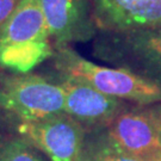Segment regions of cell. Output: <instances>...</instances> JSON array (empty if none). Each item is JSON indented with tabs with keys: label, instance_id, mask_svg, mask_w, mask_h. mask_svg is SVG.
<instances>
[{
	"label": "cell",
	"instance_id": "cell-9",
	"mask_svg": "<svg viewBox=\"0 0 161 161\" xmlns=\"http://www.w3.org/2000/svg\"><path fill=\"white\" fill-rule=\"evenodd\" d=\"M50 41L42 0H19L0 30V44Z\"/></svg>",
	"mask_w": 161,
	"mask_h": 161
},
{
	"label": "cell",
	"instance_id": "cell-5",
	"mask_svg": "<svg viewBox=\"0 0 161 161\" xmlns=\"http://www.w3.org/2000/svg\"><path fill=\"white\" fill-rule=\"evenodd\" d=\"M110 136L131 155L148 161L161 153L160 119L156 104L125 109L106 127Z\"/></svg>",
	"mask_w": 161,
	"mask_h": 161
},
{
	"label": "cell",
	"instance_id": "cell-8",
	"mask_svg": "<svg viewBox=\"0 0 161 161\" xmlns=\"http://www.w3.org/2000/svg\"><path fill=\"white\" fill-rule=\"evenodd\" d=\"M99 31L161 29V0H93Z\"/></svg>",
	"mask_w": 161,
	"mask_h": 161
},
{
	"label": "cell",
	"instance_id": "cell-6",
	"mask_svg": "<svg viewBox=\"0 0 161 161\" xmlns=\"http://www.w3.org/2000/svg\"><path fill=\"white\" fill-rule=\"evenodd\" d=\"M58 84L64 92V112L82 127H108L117 115L128 109L127 102L110 97L85 81L62 75Z\"/></svg>",
	"mask_w": 161,
	"mask_h": 161
},
{
	"label": "cell",
	"instance_id": "cell-14",
	"mask_svg": "<svg viewBox=\"0 0 161 161\" xmlns=\"http://www.w3.org/2000/svg\"><path fill=\"white\" fill-rule=\"evenodd\" d=\"M156 109H158V115H159V119H160V138H161V104H156Z\"/></svg>",
	"mask_w": 161,
	"mask_h": 161
},
{
	"label": "cell",
	"instance_id": "cell-11",
	"mask_svg": "<svg viewBox=\"0 0 161 161\" xmlns=\"http://www.w3.org/2000/svg\"><path fill=\"white\" fill-rule=\"evenodd\" d=\"M78 161H143L131 155L110 136L106 127L86 132Z\"/></svg>",
	"mask_w": 161,
	"mask_h": 161
},
{
	"label": "cell",
	"instance_id": "cell-1",
	"mask_svg": "<svg viewBox=\"0 0 161 161\" xmlns=\"http://www.w3.org/2000/svg\"><path fill=\"white\" fill-rule=\"evenodd\" d=\"M54 64L61 75L85 81L110 97L141 106L161 103V85L129 69L94 64L68 47L56 49Z\"/></svg>",
	"mask_w": 161,
	"mask_h": 161
},
{
	"label": "cell",
	"instance_id": "cell-3",
	"mask_svg": "<svg viewBox=\"0 0 161 161\" xmlns=\"http://www.w3.org/2000/svg\"><path fill=\"white\" fill-rule=\"evenodd\" d=\"M0 109L22 122L40 121L64 112V88L41 75H5L0 78Z\"/></svg>",
	"mask_w": 161,
	"mask_h": 161
},
{
	"label": "cell",
	"instance_id": "cell-12",
	"mask_svg": "<svg viewBox=\"0 0 161 161\" xmlns=\"http://www.w3.org/2000/svg\"><path fill=\"white\" fill-rule=\"evenodd\" d=\"M0 161H43L34 146L23 137L5 138L0 141Z\"/></svg>",
	"mask_w": 161,
	"mask_h": 161
},
{
	"label": "cell",
	"instance_id": "cell-4",
	"mask_svg": "<svg viewBox=\"0 0 161 161\" xmlns=\"http://www.w3.org/2000/svg\"><path fill=\"white\" fill-rule=\"evenodd\" d=\"M18 132L52 161H78L86 136L85 128L66 112L20 122Z\"/></svg>",
	"mask_w": 161,
	"mask_h": 161
},
{
	"label": "cell",
	"instance_id": "cell-10",
	"mask_svg": "<svg viewBox=\"0 0 161 161\" xmlns=\"http://www.w3.org/2000/svg\"><path fill=\"white\" fill-rule=\"evenodd\" d=\"M52 56L54 52L50 41L0 44V67L17 74H28Z\"/></svg>",
	"mask_w": 161,
	"mask_h": 161
},
{
	"label": "cell",
	"instance_id": "cell-2",
	"mask_svg": "<svg viewBox=\"0 0 161 161\" xmlns=\"http://www.w3.org/2000/svg\"><path fill=\"white\" fill-rule=\"evenodd\" d=\"M94 55L161 85V29L99 31Z\"/></svg>",
	"mask_w": 161,
	"mask_h": 161
},
{
	"label": "cell",
	"instance_id": "cell-15",
	"mask_svg": "<svg viewBox=\"0 0 161 161\" xmlns=\"http://www.w3.org/2000/svg\"><path fill=\"white\" fill-rule=\"evenodd\" d=\"M148 161H161V153L160 154H158V155L153 156L152 159H149Z\"/></svg>",
	"mask_w": 161,
	"mask_h": 161
},
{
	"label": "cell",
	"instance_id": "cell-7",
	"mask_svg": "<svg viewBox=\"0 0 161 161\" xmlns=\"http://www.w3.org/2000/svg\"><path fill=\"white\" fill-rule=\"evenodd\" d=\"M48 35L58 48L87 42L97 35L93 0H42Z\"/></svg>",
	"mask_w": 161,
	"mask_h": 161
},
{
	"label": "cell",
	"instance_id": "cell-13",
	"mask_svg": "<svg viewBox=\"0 0 161 161\" xmlns=\"http://www.w3.org/2000/svg\"><path fill=\"white\" fill-rule=\"evenodd\" d=\"M19 0H0V30L7 22Z\"/></svg>",
	"mask_w": 161,
	"mask_h": 161
}]
</instances>
